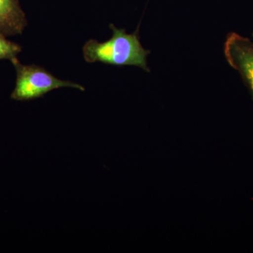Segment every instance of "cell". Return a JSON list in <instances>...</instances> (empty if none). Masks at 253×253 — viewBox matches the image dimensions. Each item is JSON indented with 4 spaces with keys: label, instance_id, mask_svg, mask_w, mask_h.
Returning a JSON list of instances; mask_svg holds the SVG:
<instances>
[{
    "label": "cell",
    "instance_id": "6da1fadb",
    "mask_svg": "<svg viewBox=\"0 0 253 253\" xmlns=\"http://www.w3.org/2000/svg\"><path fill=\"white\" fill-rule=\"evenodd\" d=\"M113 36L105 42L89 40L83 46V56L86 62H101L113 66H135L149 71L147 66L148 54L139 41L137 31L126 34V30L118 29L110 25Z\"/></svg>",
    "mask_w": 253,
    "mask_h": 253
},
{
    "label": "cell",
    "instance_id": "7a4b0ae2",
    "mask_svg": "<svg viewBox=\"0 0 253 253\" xmlns=\"http://www.w3.org/2000/svg\"><path fill=\"white\" fill-rule=\"evenodd\" d=\"M16 72V86L11 98L16 101H30L42 97L55 89L72 87L85 90L81 84L71 81H61L37 65H23L17 57L11 60Z\"/></svg>",
    "mask_w": 253,
    "mask_h": 253
},
{
    "label": "cell",
    "instance_id": "3957f363",
    "mask_svg": "<svg viewBox=\"0 0 253 253\" xmlns=\"http://www.w3.org/2000/svg\"><path fill=\"white\" fill-rule=\"evenodd\" d=\"M224 54L231 67L241 75L253 97V42L236 33L228 35Z\"/></svg>",
    "mask_w": 253,
    "mask_h": 253
},
{
    "label": "cell",
    "instance_id": "277c9868",
    "mask_svg": "<svg viewBox=\"0 0 253 253\" xmlns=\"http://www.w3.org/2000/svg\"><path fill=\"white\" fill-rule=\"evenodd\" d=\"M27 24L19 0H0V33L5 36L21 35Z\"/></svg>",
    "mask_w": 253,
    "mask_h": 253
},
{
    "label": "cell",
    "instance_id": "5b68a950",
    "mask_svg": "<svg viewBox=\"0 0 253 253\" xmlns=\"http://www.w3.org/2000/svg\"><path fill=\"white\" fill-rule=\"evenodd\" d=\"M22 47L19 44L6 39V36L0 33V60L14 59L21 51Z\"/></svg>",
    "mask_w": 253,
    "mask_h": 253
},
{
    "label": "cell",
    "instance_id": "8992f818",
    "mask_svg": "<svg viewBox=\"0 0 253 253\" xmlns=\"http://www.w3.org/2000/svg\"></svg>",
    "mask_w": 253,
    "mask_h": 253
}]
</instances>
